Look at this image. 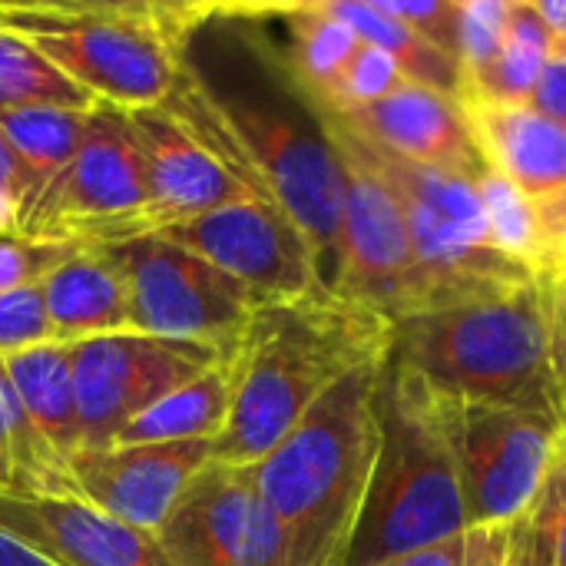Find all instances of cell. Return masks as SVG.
I'll list each match as a JSON object with an SVG mask.
<instances>
[{
  "label": "cell",
  "mask_w": 566,
  "mask_h": 566,
  "mask_svg": "<svg viewBox=\"0 0 566 566\" xmlns=\"http://www.w3.org/2000/svg\"><path fill=\"white\" fill-rule=\"evenodd\" d=\"M166 106L219 143L305 232L322 285L338 275L345 156L325 106L305 90L252 3H196Z\"/></svg>",
  "instance_id": "obj_1"
},
{
  "label": "cell",
  "mask_w": 566,
  "mask_h": 566,
  "mask_svg": "<svg viewBox=\"0 0 566 566\" xmlns=\"http://www.w3.org/2000/svg\"><path fill=\"white\" fill-rule=\"evenodd\" d=\"M391 322L335 295L262 305L229 355L232 401L212 461L259 464L345 375L378 365Z\"/></svg>",
  "instance_id": "obj_2"
},
{
  "label": "cell",
  "mask_w": 566,
  "mask_h": 566,
  "mask_svg": "<svg viewBox=\"0 0 566 566\" xmlns=\"http://www.w3.org/2000/svg\"><path fill=\"white\" fill-rule=\"evenodd\" d=\"M388 358L411 368L444 398L566 418L554 292L544 275L504 295L395 322Z\"/></svg>",
  "instance_id": "obj_3"
},
{
  "label": "cell",
  "mask_w": 566,
  "mask_h": 566,
  "mask_svg": "<svg viewBox=\"0 0 566 566\" xmlns=\"http://www.w3.org/2000/svg\"><path fill=\"white\" fill-rule=\"evenodd\" d=\"M378 365L345 375L252 478L289 541V566H342L375 464Z\"/></svg>",
  "instance_id": "obj_4"
},
{
  "label": "cell",
  "mask_w": 566,
  "mask_h": 566,
  "mask_svg": "<svg viewBox=\"0 0 566 566\" xmlns=\"http://www.w3.org/2000/svg\"><path fill=\"white\" fill-rule=\"evenodd\" d=\"M378 451L342 566H378L468 531L438 391L385 358L375 388Z\"/></svg>",
  "instance_id": "obj_5"
},
{
  "label": "cell",
  "mask_w": 566,
  "mask_h": 566,
  "mask_svg": "<svg viewBox=\"0 0 566 566\" xmlns=\"http://www.w3.org/2000/svg\"><path fill=\"white\" fill-rule=\"evenodd\" d=\"M192 10L163 0H0V23L96 103L146 109L166 103L179 80L176 43Z\"/></svg>",
  "instance_id": "obj_6"
},
{
  "label": "cell",
  "mask_w": 566,
  "mask_h": 566,
  "mask_svg": "<svg viewBox=\"0 0 566 566\" xmlns=\"http://www.w3.org/2000/svg\"><path fill=\"white\" fill-rule=\"evenodd\" d=\"M328 119L338 146L368 166L395 196L428 282V312L504 295L541 275L534 265L497 249L474 179L395 156L358 136L332 113Z\"/></svg>",
  "instance_id": "obj_7"
},
{
  "label": "cell",
  "mask_w": 566,
  "mask_h": 566,
  "mask_svg": "<svg viewBox=\"0 0 566 566\" xmlns=\"http://www.w3.org/2000/svg\"><path fill=\"white\" fill-rule=\"evenodd\" d=\"M159 232L126 109L96 103L76 156L20 212L17 235L113 249Z\"/></svg>",
  "instance_id": "obj_8"
},
{
  "label": "cell",
  "mask_w": 566,
  "mask_h": 566,
  "mask_svg": "<svg viewBox=\"0 0 566 566\" xmlns=\"http://www.w3.org/2000/svg\"><path fill=\"white\" fill-rule=\"evenodd\" d=\"M438 398L468 531L507 527L537 494L564 444L566 418L554 411Z\"/></svg>",
  "instance_id": "obj_9"
},
{
  "label": "cell",
  "mask_w": 566,
  "mask_h": 566,
  "mask_svg": "<svg viewBox=\"0 0 566 566\" xmlns=\"http://www.w3.org/2000/svg\"><path fill=\"white\" fill-rule=\"evenodd\" d=\"M129 298V328L232 355L262 302L202 255L153 232L109 249Z\"/></svg>",
  "instance_id": "obj_10"
},
{
  "label": "cell",
  "mask_w": 566,
  "mask_h": 566,
  "mask_svg": "<svg viewBox=\"0 0 566 566\" xmlns=\"http://www.w3.org/2000/svg\"><path fill=\"white\" fill-rule=\"evenodd\" d=\"M229 355L179 338L119 332L73 345L83 448H109L146 408L196 381Z\"/></svg>",
  "instance_id": "obj_11"
},
{
  "label": "cell",
  "mask_w": 566,
  "mask_h": 566,
  "mask_svg": "<svg viewBox=\"0 0 566 566\" xmlns=\"http://www.w3.org/2000/svg\"><path fill=\"white\" fill-rule=\"evenodd\" d=\"M159 235L232 275L262 305L328 292L322 285L312 242L295 226V219L269 196L242 199L189 222L166 226L159 229Z\"/></svg>",
  "instance_id": "obj_12"
},
{
  "label": "cell",
  "mask_w": 566,
  "mask_h": 566,
  "mask_svg": "<svg viewBox=\"0 0 566 566\" xmlns=\"http://www.w3.org/2000/svg\"><path fill=\"white\" fill-rule=\"evenodd\" d=\"M342 156H345V209H342L338 275L332 292L381 315L391 325L415 312H428V282L418 265L395 196L368 166H361L345 149Z\"/></svg>",
  "instance_id": "obj_13"
},
{
  "label": "cell",
  "mask_w": 566,
  "mask_h": 566,
  "mask_svg": "<svg viewBox=\"0 0 566 566\" xmlns=\"http://www.w3.org/2000/svg\"><path fill=\"white\" fill-rule=\"evenodd\" d=\"M156 537L172 566H289L285 531L239 464L199 471Z\"/></svg>",
  "instance_id": "obj_14"
},
{
  "label": "cell",
  "mask_w": 566,
  "mask_h": 566,
  "mask_svg": "<svg viewBox=\"0 0 566 566\" xmlns=\"http://www.w3.org/2000/svg\"><path fill=\"white\" fill-rule=\"evenodd\" d=\"M126 119L159 229L242 199L269 196L219 143L166 103L126 109Z\"/></svg>",
  "instance_id": "obj_15"
},
{
  "label": "cell",
  "mask_w": 566,
  "mask_h": 566,
  "mask_svg": "<svg viewBox=\"0 0 566 566\" xmlns=\"http://www.w3.org/2000/svg\"><path fill=\"white\" fill-rule=\"evenodd\" d=\"M212 464V441L83 448L70 461L76 497L96 511L159 534L186 488Z\"/></svg>",
  "instance_id": "obj_16"
},
{
  "label": "cell",
  "mask_w": 566,
  "mask_h": 566,
  "mask_svg": "<svg viewBox=\"0 0 566 566\" xmlns=\"http://www.w3.org/2000/svg\"><path fill=\"white\" fill-rule=\"evenodd\" d=\"M0 531L56 566H172L156 534L113 521L80 497L0 491Z\"/></svg>",
  "instance_id": "obj_17"
},
{
  "label": "cell",
  "mask_w": 566,
  "mask_h": 566,
  "mask_svg": "<svg viewBox=\"0 0 566 566\" xmlns=\"http://www.w3.org/2000/svg\"><path fill=\"white\" fill-rule=\"evenodd\" d=\"M332 116L352 126L368 143L411 163L448 169L468 179L488 172V163L471 136L461 99L444 96L438 90L405 83L368 106Z\"/></svg>",
  "instance_id": "obj_18"
},
{
  "label": "cell",
  "mask_w": 566,
  "mask_h": 566,
  "mask_svg": "<svg viewBox=\"0 0 566 566\" xmlns=\"http://www.w3.org/2000/svg\"><path fill=\"white\" fill-rule=\"evenodd\" d=\"M464 116L484 163L517 186L527 199L544 202L566 189V129L537 109L464 99Z\"/></svg>",
  "instance_id": "obj_19"
},
{
  "label": "cell",
  "mask_w": 566,
  "mask_h": 566,
  "mask_svg": "<svg viewBox=\"0 0 566 566\" xmlns=\"http://www.w3.org/2000/svg\"><path fill=\"white\" fill-rule=\"evenodd\" d=\"M40 292L60 345L133 332L126 282L109 249H80L40 282Z\"/></svg>",
  "instance_id": "obj_20"
},
{
  "label": "cell",
  "mask_w": 566,
  "mask_h": 566,
  "mask_svg": "<svg viewBox=\"0 0 566 566\" xmlns=\"http://www.w3.org/2000/svg\"><path fill=\"white\" fill-rule=\"evenodd\" d=\"M7 378L40 431V438L63 458L83 451V421L76 401V378H73V345H36L3 358Z\"/></svg>",
  "instance_id": "obj_21"
},
{
  "label": "cell",
  "mask_w": 566,
  "mask_h": 566,
  "mask_svg": "<svg viewBox=\"0 0 566 566\" xmlns=\"http://www.w3.org/2000/svg\"><path fill=\"white\" fill-rule=\"evenodd\" d=\"M232 401L229 358L176 388L139 418H133L113 444H176V441H216L226 428ZM109 444V448H113Z\"/></svg>",
  "instance_id": "obj_22"
},
{
  "label": "cell",
  "mask_w": 566,
  "mask_h": 566,
  "mask_svg": "<svg viewBox=\"0 0 566 566\" xmlns=\"http://www.w3.org/2000/svg\"><path fill=\"white\" fill-rule=\"evenodd\" d=\"M554 33L547 30L534 0H511L504 43L494 63L464 86V99H488V103H511L524 106L554 60ZM461 99V103H464Z\"/></svg>",
  "instance_id": "obj_23"
},
{
  "label": "cell",
  "mask_w": 566,
  "mask_h": 566,
  "mask_svg": "<svg viewBox=\"0 0 566 566\" xmlns=\"http://www.w3.org/2000/svg\"><path fill=\"white\" fill-rule=\"evenodd\" d=\"M328 10L345 20L365 43L385 50L408 83L438 90L444 96L464 99V70L454 56L441 53L438 46L424 43L415 30H408L401 20L388 17L375 0H325Z\"/></svg>",
  "instance_id": "obj_24"
},
{
  "label": "cell",
  "mask_w": 566,
  "mask_h": 566,
  "mask_svg": "<svg viewBox=\"0 0 566 566\" xmlns=\"http://www.w3.org/2000/svg\"><path fill=\"white\" fill-rule=\"evenodd\" d=\"M90 113L93 109H63V106H30V109L0 113V136L13 149V156L30 182L27 206L76 156L83 136H86Z\"/></svg>",
  "instance_id": "obj_25"
},
{
  "label": "cell",
  "mask_w": 566,
  "mask_h": 566,
  "mask_svg": "<svg viewBox=\"0 0 566 566\" xmlns=\"http://www.w3.org/2000/svg\"><path fill=\"white\" fill-rule=\"evenodd\" d=\"M30 106L93 109L96 99L63 76L27 36L0 23V113Z\"/></svg>",
  "instance_id": "obj_26"
},
{
  "label": "cell",
  "mask_w": 566,
  "mask_h": 566,
  "mask_svg": "<svg viewBox=\"0 0 566 566\" xmlns=\"http://www.w3.org/2000/svg\"><path fill=\"white\" fill-rule=\"evenodd\" d=\"M504 534L507 566H566V434L537 494Z\"/></svg>",
  "instance_id": "obj_27"
},
{
  "label": "cell",
  "mask_w": 566,
  "mask_h": 566,
  "mask_svg": "<svg viewBox=\"0 0 566 566\" xmlns=\"http://www.w3.org/2000/svg\"><path fill=\"white\" fill-rule=\"evenodd\" d=\"M474 186H478V199H481V209H484V219H488V229H491L497 249L541 269L544 235H541V222H537V202L527 199L517 186H511L491 166L484 176L474 179Z\"/></svg>",
  "instance_id": "obj_28"
},
{
  "label": "cell",
  "mask_w": 566,
  "mask_h": 566,
  "mask_svg": "<svg viewBox=\"0 0 566 566\" xmlns=\"http://www.w3.org/2000/svg\"><path fill=\"white\" fill-rule=\"evenodd\" d=\"M405 83H408V80H405V73L398 70V63H395L385 50H378V46H371V43L361 40L358 50L352 53V60L345 63V70H342V76H338L332 96H328L322 106H325L328 113H352V109H358V106H368V103H375V99L395 93V90L405 86Z\"/></svg>",
  "instance_id": "obj_29"
},
{
  "label": "cell",
  "mask_w": 566,
  "mask_h": 566,
  "mask_svg": "<svg viewBox=\"0 0 566 566\" xmlns=\"http://www.w3.org/2000/svg\"><path fill=\"white\" fill-rule=\"evenodd\" d=\"M511 0H458V60L464 86L481 76L504 43Z\"/></svg>",
  "instance_id": "obj_30"
},
{
  "label": "cell",
  "mask_w": 566,
  "mask_h": 566,
  "mask_svg": "<svg viewBox=\"0 0 566 566\" xmlns=\"http://www.w3.org/2000/svg\"><path fill=\"white\" fill-rule=\"evenodd\" d=\"M76 252H80L76 245H63V242H40L23 235L0 239V295L40 285Z\"/></svg>",
  "instance_id": "obj_31"
},
{
  "label": "cell",
  "mask_w": 566,
  "mask_h": 566,
  "mask_svg": "<svg viewBox=\"0 0 566 566\" xmlns=\"http://www.w3.org/2000/svg\"><path fill=\"white\" fill-rule=\"evenodd\" d=\"M50 342L56 338L46 318L40 285L0 295V358L36 348V345H50Z\"/></svg>",
  "instance_id": "obj_32"
},
{
  "label": "cell",
  "mask_w": 566,
  "mask_h": 566,
  "mask_svg": "<svg viewBox=\"0 0 566 566\" xmlns=\"http://www.w3.org/2000/svg\"><path fill=\"white\" fill-rule=\"evenodd\" d=\"M388 17L401 20L424 43L458 60V0H375ZM461 63V60H458Z\"/></svg>",
  "instance_id": "obj_33"
},
{
  "label": "cell",
  "mask_w": 566,
  "mask_h": 566,
  "mask_svg": "<svg viewBox=\"0 0 566 566\" xmlns=\"http://www.w3.org/2000/svg\"><path fill=\"white\" fill-rule=\"evenodd\" d=\"M531 109H537L541 116H547L551 123H557L560 129H566V56L554 53V60L547 63V70L541 73L531 99Z\"/></svg>",
  "instance_id": "obj_34"
},
{
  "label": "cell",
  "mask_w": 566,
  "mask_h": 566,
  "mask_svg": "<svg viewBox=\"0 0 566 566\" xmlns=\"http://www.w3.org/2000/svg\"><path fill=\"white\" fill-rule=\"evenodd\" d=\"M468 560H471V531H464V534H458L451 541H441V544L391 557V560L378 566H468Z\"/></svg>",
  "instance_id": "obj_35"
},
{
  "label": "cell",
  "mask_w": 566,
  "mask_h": 566,
  "mask_svg": "<svg viewBox=\"0 0 566 566\" xmlns=\"http://www.w3.org/2000/svg\"><path fill=\"white\" fill-rule=\"evenodd\" d=\"M468 566H507V534L504 527L471 531V560Z\"/></svg>",
  "instance_id": "obj_36"
},
{
  "label": "cell",
  "mask_w": 566,
  "mask_h": 566,
  "mask_svg": "<svg viewBox=\"0 0 566 566\" xmlns=\"http://www.w3.org/2000/svg\"><path fill=\"white\" fill-rule=\"evenodd\" d=\"M0 189H3V192H10V196L17 199V206H20V209H23V206H27V199H30L27 172L20 169V163H17V156H13V149L3 143V136H0Z\"/></svg>",
  "instance_id": "obj_37"
},
{
  "label": "cell",
  "mask_w": 566,
  "mask_h": 566,
  "mask_svg": "<svg viewBox=\"0 0 566 566\" xmlns=\"http://www.w3.org/2000/svg\"><path fill=\"white\" fill-rule=\"evenodd\" d=\"M0 566H56V564H50L40 551L27 547L23 541H17V537H10V534H3V531H0Z\"/></svg>",
  "instance_id": "obj_38"
},
{
  "label": "cell",
  "mask_w": 566,
  "mask_h": 566,
  "mask_svg": "<svg viewBox=\"0 0 566 566\" xmlns=\"http://www.w3.org/2000/svg\"><path fill=\"white\" fill-rule=\"evenodd\" d=\"M547 30L554 33L557 43H566V0H534Z\"/></svg>",
  "instance_id": "obj_39"
},
{
  "label": "cell",
  "mask_w": 566,
  "mask_h": 566,
  "mask_svg": "<svg viewBox=\"0 0 566 566\" xmlns=\"http://www.w3.org/2000/svg\"><path fill=\"white\" fill-rule=\"evenodd\" d=\"M537 272H544V275H551L554 282H560L566 289V242L560 245H554V249H547L544 252V259H541V269Z\"/></svg>",
  "instance_id": "obj_40"
},
{
  "label": "cell",
  "mask_w": 566,
  "mask_h": 566,
  "mask_svg": "<svg viewBox=\"0 0 566 566\" xmlns=\"http://www.w3.org/2000/svg\"><path fill=\"white\" fill-rule=\"evenodd\" d=\"M17 222H20V206L10 192L0 189V239L17 235Z\"/></svg>",
  "instance_id": "obj_41"
},
{
  "label": "cell",
  "mask_w": 566,
  "mask_h": 566,
  "mask_svg": "<svg viewBox=\"0 0 566 566\" xmlns=\"http://www.w3.org/2000/svg\"><path fill=\"white\" fill-rule=\"evenodd\" d=\"M554 53H564L566 56V43H557V46H554Z\"/></svg>",
  "instance_id": "obj_42"
}]
</instances>
